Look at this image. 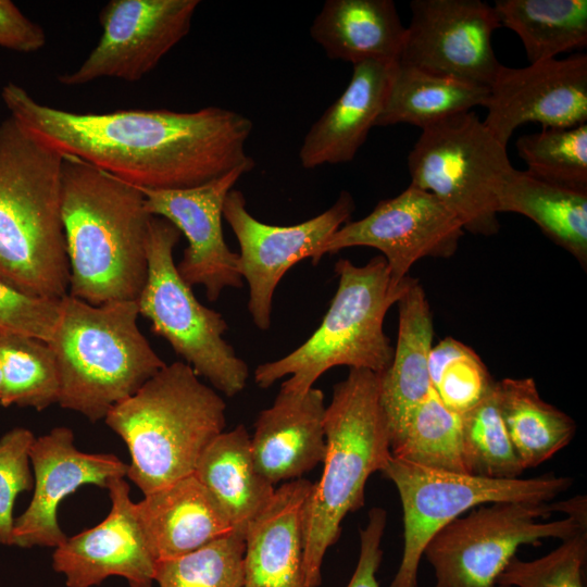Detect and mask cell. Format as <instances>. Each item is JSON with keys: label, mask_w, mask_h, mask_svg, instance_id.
Here are the masks:
<instances>
[{"label": "cell", "mask_w": 587, "mask_h": 587, "mask_svg": "<svg viewBox=\"0 0 587 587\" xmlns=\"http://www.w3.org/2000/svg\"><path fill=\"white\" fill-rule=\"evenodd\" d=\"M3 103L22 126L63 158L75 159L140 189H185L239 166L253 124L233 110L130 109L78 113L42 104L8 83Z\"/></svg>", "instance_id": "6da1fadb"}, {"label": "cell", "mask_w": 587, "mask_h": 587, "mask_svg": "<svg viewBox=\"0 0 587 587\" xmlns=\"http://www.w3.org/2000/svg\"><path fill=\"white\" fill-rule=\"evenodd\" d=\"M61 207L68 295L100 305L137 301L148 273L151 215L141 190L75 159H63Z\"/></svg>", "instance_id": "7a4b0ae2"}, {"label": "cell", "mask_w": 587, "mask_h": 587, "mask_svg": "<svg viewBox=\"0 0 587 587\" xmlns=\"http://www.w3.org/2000/svg\"><path fill=\"white\" fill-rule=\"evenodd\" d=\"M63 159L12 116L0 123V279L51 300L70 287Z\"/></svg>", "instance_id": "3957f363"}, {"label": "cell", "mask_w": 587, "mask_h": 587, "mask_svg": "<svg viewBox=\"0 0 587 587\" xmlns=\"http://www.w3.org/2000/svg\"><path fill=\"white\" fill-rule=\"evenodd\" d=\"M324 430L323 473L310 489L302 516L305 587L322 584L323 559L338 540L341 522L364 505L369 477L382 472L391 458L389 428L379 402V374L350 369L334 386Z\"/></svg>", "instance_id": "277c9868"}, {"label": "cell", "mask_w": 587, "mask_h": 587, "mask_svg": "<svg viewBox=\"0 0 587 587\" xmlns=\"http://www.w3.org/2000/svg\"><path fill=\"white\" fill-rule=\"evenodd\" d=\"M226 403L185 362L166 364L114 405L105 424L130 454L127 477L143 495L193 473L226 426Z\"/></svg>", "instance_id": "5b68a950"}, {"label": "cell", "mask_w": 587, "mask_h": 587, "mask_svg": "<svg viewBox=\"0 0 587 587\" xmlns=\"http://www.w3.org/2000/svg\"><path fill=\"white\" fill-rule=\"evenodd\" d=\"M137 301L93 305L68 294L51 347L59 371L58 404L90 422L132 397L166 364L138 327Z\"/></svg>", "instance_id": "8992f818"}, {"label": "cell", "mask_w": 587, "mask_h": 587, "mask_svg": "<svg viewBox=\"0 0 587 587\" xmlns=\"http://www.w3.org/2000/svg\"><path fill=\"white\" fill-rule=\"evenodd\" d=\"M335 272L338 287L321 325L287 355L257 366L254 382L260 388L289 375L280 388L303 394L335 366L376 374L389 367L394 347L384 333V319L414 278L395 285L380 255L362 266L340 259Z\"/></svg>", "instance_id": "52a82bcc"}, {"label": "cell", "mask_w": 587, "mask_h": 587, "mask_svg": "<svg viewBox=\"0 0 587 587\" xmlns=\"http://www.w3.org/2000/svg\"><path fill=\"white\" fill-rule=\"evenodd\" d=\"M179 237L168 221L151 217L147 279L137 300L139 315L198 376L226 397H235L246 387L248 366L223 337L228 329L223 315L199 302L180 277L173 257Z\"/></svg>", "instance_id": "ba28073f"}, {"label": "cell", "mask_w": 587, "mask_h": 587, "mask_svg": "<svg viewBox=\"0 0 587 587\" xmlns=\"http://www.w3.org/2000/svg\"><path fill=\"white\" fill-rule=\"evenodd\" d=\"M411 184L433 193L463 229L490 236L499 230L498 195L514 168L501 145L469 111L422 129L408 155Z\"/></svg>", "instance_id": "9c48e42d"}, {"label": "cell", "mask_w": 587, "mask_h": 587, "mask_svg": "<svg viewBox=\"0 0 587 587\" xmlns=\"http://www.w3.org/2000/svg\"><path fill=\"white\" fill-rule=\"evenodd\" d=\"M382 474L396 486L403 512V552L389 587H419V566L427 544L464 512L495 502H549L573 484L571 477L553 473L487 478L428 469L392 455Z\"/></svg>", "instance_id": "30bf717a"}, {"label": "cell", "mask_w": 587, "mask_h": 587, "mask_svg": "<svg viewBox=\"0 0 587 587\" xmlns=\"http://www.w3.org/2000/svg\"><path fill=\"white\" fill-rule=\"evenodd\" d=\"M552 512L549 502H495L453 520L423 552L434 570V587H509L498 577L521 546L564 540L587 528L571 515L541 521Z\"/></svg>", "instance_id": "8fae6325"}, {"label": "cell", "mask_w": 587, "mask_h": 587, "mask_svg": "<svg viewBox=\"0 0 587 587\" xmlns=\"http://www.w3.org/2000/svg\"><path fill=\"white\" fill-rule=\"evenodd\" d=\"M353 210V198L344 190L329 209L310 220L270 225L247 210L240 190L233 188L227 193L223 217L239 245V273L249 287L248 311L259 329L271 326L273 296L283 276L301 260H313L320 247L349 222Z\"/></svg>", "instance_id": "7c38bea8"}, {"label": "cell", "mask_w": 587, "mask_h": 587, "mask_svg": "<svg viewBox=\"0 0 587 587\" xmlns=\"http://www.w3.org/2000/svg\"><path fill=\"white\" fill-rule=\"evenodd\" d=\"M463 226L433 193L412 184L394 198L379 201L365 217L347 222L319 249L316 265L325 254L351 247H371L384 254L395 285L419 260L449 258L458 249Z\"/></svg>", "instance_id": "4fadbf2b"}, {"label": "cell", "mask_w": 587, "mask_h": 587, "mask_svg": "<svg viewBox=\"0 0 587 587\" xmlns=\"http://www.w3.org/2000/svg\"><path fill=\"white\" fill-rule=\"evenodd\" d=\"M397 63L429 74L490 87L502 65L491 37L501 27L480 0H413Z\"/></svg>", "instance_id": "5bb4252c"}, {"label": "cell", "mask_w": 587, "mask_h": 587, "mask_svg": "<svg viewBox=\"0 0 587 587\" xmlns=\"http://www.w3.org/2000/svg\"><path fill=\"white\" fill-rule=\"evenodd\" d=\"M199 0H111L99 13L102 35L82 65L61 74L65 86L99 78L140 80L190 30Z\"/></svg>", "instance_id": "9a60e30c"}, {"label": "cell", "mask_w": 587, "mask_h": 587, "mask_svg": "<svg viewBox=\"0 0 587 587\" xmlns=\"http://www.w3.org/2000/svg\"><path fill=\"white\" fill-rule=\"evenodd\" d=\"M253 166H239L202 185L185 189H140L151 216L173 224L188 242L177 271L190 286H202L209 301L226 288H240L238 253L226 245L223 205L238 179Z\"/></svg>", "instance_id": "2e32d148"}, {"label": "cell", "mask_w": 587, "mask_h": 587, "mask_svg": "<svg viewBox=\"0 0 587 587\" xmlns=\"http://www.w3.org/2000/svg\"><path fill=\"white\" fill-rule=\"evenodd\" d=\"M484 125L507 147L524 123L573 127L587 121V55L549 59L515 68L501 65L484 105Z\"/></svg>", "instance_id": "e0dca14e"}, {"label": "cell", "mask_w": 587, "mask_h": 587, "mask_svg": "<svg viewBox=\"0 0 587 587\" xmlns=\"http://www.w3.org/2000/svg\"><path fill=\"white\" fill-rule=\"evenodd\" d=\"M34 494L26 510L14 519L12 546L57 548L67 538L59 525L60 503L88 484L107 488L113 477H125L128 464L111 453H86L75 446L65 426L35 438L29 451Z\"/></svg>", "instance_id": "ac0fdd59"}, {"label": "cell", "mask_w": 587, "mask_h": 587, "mask_svg": "<svg viewBox=\"0 0 587 587\" xmlns=\"http://www.w3.org/2000/svg\"><path fill=\"white\" fill-rule=\"evenodd\" d=\"M111 510L98 525L67 537L52 553L66 587H93L120 576L129 587H152L158 560L138 520L124 477L107 484Z\"/></svg>", "instance_id": "d6986e66"}, {"label": "cell", "mask_w": 587, "mask_h": 587, "mask_svg": "<svg viewBox=\"0 0 587 587\" xmlns=\"http://www.w3.org/2000/svg\"><path fill=\"white\" fill-rule=\"evenodd\" d=\"M325 410L319 388L303 394L280 388L273 404L259 413L250 447L254 466L267 482L301 478L323 462Z\"/></svg>", "instance_id": "ffe728a7"}, {"label": "cell", "mask_w": 587, "mask_h": 587, "mask_svg": "<svg viewBox=\"0 0 587 587\" xmlns=\"http://www.w3.org/2000/svg\"><path fill=\"white\" fill-rule=\"evenodd\" d=\"M395 66L379 61L353 65L346 89L305 134L299 150L302 167L312 170L354 159L383 110Z\"/></svg>", "instance_id": "44dd1931"}, {"label": "cell", "mask_w": 587, "mask_h": 587, "mask_svg": "<svg viewBox=\"0 0 587 587\" xmlns=\"http://www.w3.org/2000/svg\"><path fill=\"white\" fill-rule=\"evenodd\" d=\"M304 478L275 488L245 535L242 587H305L302 516L312 487Z\"/></svg>", "instance_id": "7402d4cb"}, {"label": "cell", "mask_w": 587, "mask_h": 587, "mask_svg": "<svg viewBox=\"0 0 587 587\" xmlns=\"http://www.w3.org/2000/svg\"><path fill=\"white\" fill-rule=\"evenodd\" d=\"M135 508L158 562L185 555L234 532L193 473L145 495Z\"/></svg>", "instance_id": "603a6c76"}, {"label": "cell", "mask_w": 587, "mask_h": 587, "mask_svg": "<svg viewBox=\"0 0 587 587\" xmlns=\"http://www.w3.org/2000/svg\"><path fill=\"white\" fill-rule=\"evenodd\" d=\"M398 337L389 367L379 374V402L390 440L404 427L415 408L432 390L428 359L433 348V316L416 279L397 301Z\"/></svg>", "instance_id": "cb8c5ba5"}, {"label": "cell", "mask_w": 587, "mask_h": 587, "mask_svg": "<svg viewBox=\"0 0 587 587\" xmlns=\"http://www.w3.org/2000/svg\"><path fill=\"white\" fill-rule=\"evenodd\" d=\"M405 29L391 0H327L310 36L332 60L397 63Z\"/></svg>", "instance_id": "d4e9b609"}, {"label": "cell", "mask_w": 587, "mask_h": 587, "mask_svg": "<svg viewBox=\"0 0 587 587\" xmlns=\"http://www.w3.org/2000/svg\"><path fill=\"white\" fill-rule=\"evenodd\" d=\"M193 474L215 499L232 529L243 535L275 491L254 466L243 424L216 436L201 453Z\"/></svg>", "instance_id": "484cf974"}, {"label": "cell", "mask_w": 587, "mask_h": 587, "mask_svg": "<svg viewBox=\"0 0 587 587\" xmlns=\"http://www.w3.org/2000/svg\"><path fill=\"white\" fill-rule=\"evenodd\" d=\"M497 210L527 216L586 268L587 192L554 186L513 168L499 191Z\"/></svg>", "instance_id": "4316f807"}, {"label": "cell", "mask_w": 587, "mask_h": 587, "mask_svg": "<svg viewBox=\"0 0 587 587\" xmlns=\"http://www.w3.org/2000/svg\"><path fill=\"white\" fill-rule=\"evenodd\" d=\"M489 88L396 63L375 126L407 123L421 129L449 116L485 105Z\"/></svg>", "instance_id": "83f0119b"}, {"label": "cell", "mask_w": 587, "mask_h": 587, "mask_svg": "<svg viewBox=\"0 0 587 587\" xmlns=\"http://www.w3.org/2000/svg\"><path fill=\"white\" fill-rule=\"evenodd\" d=\"M496 388L502 420L525 470L552 458L575 436L574 420L542 400L533 378H503Z\"/></svg>", "instance_id": "f1b7e54d"}, {"label": "cell", "mask_w": 587, "mask_h": 587, "mask_svg": "<svg viewBox=\"0 0 587 587\" xmlns=\"http://www.w3.org/2000/svg\"><path fill=\"white\" fill-rule=\"evenodd\" d=\"M501 26L520 37L529 63L587 46L586 0H497Z\"/></svg>", "instance_id": "f546056e"}, {"label": "cell", "mask_w": 587, "mask_h": 587, "mask_svg": "<svg viewBox=\"0 0 587 587\" xmlns=\"http://www.w3.org/2000/svg\"><path fill=\"white\" fill-rule=\"evenodd\" d=\"M390 452L396 459L428 469L467 474L461 417L446 408L433 389L390 440Z\"/></svg>", "instance_id": "4dcf8cb0"}, {"label": "cell", "mask_w": 587, "mask_h": 587, "mask_svg": "<svg viewBox=\"0 0 587 587\" xmlns=\"http://www.w3.org/2000/svg\"><path fill=\"white\" fill-rule=\"evenodd\" d=\"M2 395L0 405L42 411L58 403L60 378L48 342L0 330Z\"/></svg>", "instance_id": "1f68e13d"}, {"label": "cell", "mask_w": 587, "mask_h": 587, "mask_svg": "<svg viewBox=\"0 0 587 587\" xmlns=\"http://www.w3.org/2000/svg\"><path fill=\"white\" fill-rule=\"evenodd\" d=\"M496 384L477 404L460 415L464 464L470 475L520 478L525 469L502 420Z\"/></svg>", "instance_id": "d6a6232c"}, {"label": "cell", "mask_w": 587, "mask_h": 587, "mask_svg": "<svg viewBox=\"0 0 587 587\" xmlns=\"http://www.w3.org/2000/svg\"><path fill=\"white\" fill-rule=\"evenodd\" d=\"M525 171L541 182L587 192V124L542 127L516 140Z\"/></svg>", "instance_id": "836d02e7"}, {"label": "cell", "mask_w": 587, "mask_h": 587, "mask_svg": "<svg viewBox=\"0 0 587 587\" xmlns=\"http://www.w3.org/2000/svg\"><path fill=\"white\" fill-rule=\"evenodd\" d=\"M245 535L230 532L185 555L158 562L159 587H242Z\"/></svg>", "instance_id": "e575fe53"}, {"label": "cell", "mask_w": 587, "mask_h": 587, "mask_svg": "<svg viewBox=\"0 0 587 587\" xmlns=\"http://www.w3.org/2000/svg\"><path fill=\"white\" fill-rule=\"evenodd\" d=\"M428 373L438 399L459 415L477 404L496 383L475 351L451 337L433 346Z\"/></svg>", "instance_id": "d590c367"}, {"label": "cell", "mask_w": 587, "mask_h": 587, "mask_svg": "<svg viewBox=\"0 0 587 587\" xmlns=\"http://www.w3.org/2000/svg\"><path fill=\"white\" fill-rule=\"evenodd\" d=\"M587 559V528L546 555L523 561L513 557L498 577V584L509 587H585L583 569Z\"/></svg>", "instance_id": "8d00e7d4"}, {"label": "cell", "mask_w": 587, "mask_h": 587, "mask_svg": "<svg viewBox=\"0 0 587 587\" xmlns=\"http://www.w3.org/2000/svg\"><path fill=\"white\" fill-rule=\"evenodd\" d=\"M35 438L25 427H14L0 438V545L12 546L15 500L34 487L29 451Z\"/></svg>", "instance_id": "74e56055"}, {"label": "cell", "mask_w": 587, "mask_h": 587, "mask_svg": "<svg viewBox=\"0 0 587 587\" xmlns=\"http://www.w3.org/2000/svg\"><path fill=\"white\" fill-rule=\"evenodd\" d=\"M60 300L27 295L0 279V330L49 342L59 320Z\"/></svg>", "instance_id": "f35d334b"}, {"label": "cell", "mask_w": 587, "mask_h": 587, "mask_svg": "<svg viewBox=\"0 0 587 587\" xmlns=\"http://www.w3.org/2000/svg\"><path fill=\"white\" fill-rule=\"evenodd\" d=\"M387 521V513L382 508L369 512V522L360 529V553L355 570L347 587H380L376 573L379 569L383 550L382 539Z\"/></svg>", "instance_id": "ab89813d"}, {"label": "cell", "mask_w": 587, "mask_h": 587, "mask_svg": "<svg viewBox=\"0 0 587 587\" xmlns=\"http://www.w3.org/2000/svg\"><path fill=\"white\" fill-rule=\"evenodd\" d=\"M41 26L27 18L10 0H0V47L29 53L46 45Z\"/></svg>", "instance_id": "60d3db41"}, {"label": "cell", "mask_w": 587, "mask_h": 587, "mask_svg": "<svg viewBox=\"0 0 587 587\" xmlns=\"http://www.w3.org/2000/svg\"><path fill=\"white\" fill-rule=\"evenodd\" d=\"M2 395V365H1V359H0V399Z\"/></svg>", "instance_id": "b9f144b4"}]
</instances>
